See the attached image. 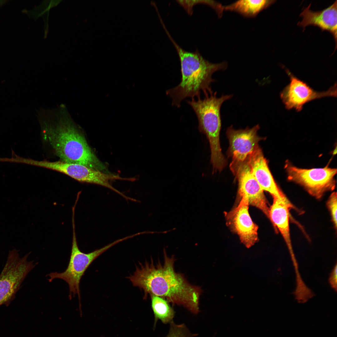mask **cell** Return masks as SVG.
<instances>
[{
    "label": "cell",
    "instance_id": "obj_8",
    "mask_svg": "<svg viewBox=\"0 0 337 337\" xmlns=\"http://www.w3.org/2000/svg\"><path fill=\"white\" fill-rule=\"evenodd\" d=\"M288 179L302 186L311 195L320 198L324 193L334 189L336 169L326 166L322 168L303 169L290 164L286 165Z\"/></svg>",
    "mask_w": 337,
    "mask_h": 337
},
{
    "label": "cell",
    "instance_id": "obj_22",
    "mask_svg": "<svg viewBox=\"0 0 337 337\" xmlns=\"http://www.w3.org/2000/svg\"></svg>",
    "mask_w": 337,
    "mask_h": 337
},
{
    "label": "cell",
    "instance_id": "obj_13",
    "mask_svg": "<svg viewBox=\"0 0 337 337\" xmlns=\"http://www.w3.org/2000/svg\"><path fill=\"white\" fill-rule=\"evenodd\" d=\"M311 3L303 9L300 16L302 18L297 25L305 29L309 25H313L322 30L330 32L333 36L335 41V49L337 43V1L328 7L320 11H313L310 9Z\"/></svg>",
    "mask_w": 337,
    "mask_h": 337
},
{
    "label": "cell",
    "instance_id": "obj_9",
    "mask_svg": "<svg viewBox=\"0 0 337 337\" xmlns=\"http://www.w3.org/2000/svg\"><path fill=\"white\" fill-rule=\"evenodd\" d=\"M30 165L44 168L64 173L82 183L97 184L109 188L118 194L120 191L110 183L111 180H124L119 175L105 173L81 164L61 161L51 162L31 159Z\"/></svg>",
    "mask_w": 337,
    "mask_h": 337
},
{
    "label": "cell",
    "instance_id": "obj_18",
    "mask_svg": "<svg viewBox=\"0 0 337 337\" xmlns=\"http://www.w3.org/2000/svg\"><path fill=\"white\" fill-rule=\"evenodd\" d=\"M169 324L168 332L164 337H196L198 335L192 332L184 323L177 324L173 320Z\"/></svg>",
    "mask_w": 337,
    "mask_h": 337
},
{
    "label": "cell",
    "instance_id": "obj_6",
    "mask_svg": "<svg viewBox=\"0 0 337 337\" xmlns=\"http://www.w3.org/2000/svg\"><path fill=\"white\" fill-rule=\"evenodd\" d=\"M30 253L21 257L17 250L9 251L0 274V305L10 304L27 276L35 267L33 261L27 260Z\"/></svg>",
    "mask_w": 337,
    "mask_h": 337
},
{
    "label": "cell",
    "instance_id": "obj_5",
    "mask_svg": "<svg viewBox=\"0 0 337 337\" xmlns=\"http://www.w3.org/2000/svg\"><path fill=\"white\" fill-rule=\"evenodd\" d=\"M72 225L73 236L71 254L67 267L62 272H51L46 276L49 277L48 280L51 282L55 279H60L65 281L69 287V297L71 300L77 295L81 311V296L80 284L81 279L85 271L98 256L106 251L118 243L127 239L126 237L117 240L105 246L91 252L85 253L79 249L76 240L75 221V211L72 212Z\"/></svg>",
    "mask_w": 337,
    "mask_h": 337
},
{
    "label": "cell",
    "instance_id": "obj_15",
    "mask_svg": "<svg viewBox=\"0 0 337 337\" xmlns=\"http://www.w3.org/2000/svg\"><path fill=\"white\" fill-rule=\"evenodd\" d=\"M269 208V217L281 234L288 249L291 259L295 258L291 243L289 224V210L292 207L286 197H274Z\"/></svg>",
    "mask_w": 337,
    "mask_h": 337
},
{
    "label": "cell",
    "instance_id": "obj_14",
    "mask_svg": "<svg viewBox=\"0 0 337 337\" xmlns=\"http://www.w3.org/2000/svg\"><path fill=\"white\" fill-rule=\"evenodd\" d=\"M248 162L252 174L263 191L269 193L273 198L286 197L275 182L260 147L249 158Z\"/></svg>",
    "mask_w": 337,
    "mask_h": 337
},
{
    "label": "cell",
    "instance_id": "obj_10",
    "mask_svg": "<svg viewBox=\"0 0 337 337\" xmlns=\"http://www.w3.org/2000/svg\"><path fill=\"white\" fill-rule=\"evenodd\" d=\"M285 70L290 82L281 92L280 96L288 110L294 109L299 112L305 104L313 100L326 97H336V83L327 90L318 92L297 78L287 69Z\"/></svg>",
    "mask_w": 337,
    "mask_h": 337
},
{
    "label": "cell",
    "instance_id": "obj_21",
    "mask_svg": "<svg viewBox=\"0 0 337 337\" xmlns=\"http://www.w3.org/2000/svg\"><path fill=\"white\" fill-rule=\"evenodd\" d=\"M7 1V0H0V7L5 4Z\"/></svg>",
    "mask_w": 337,
    "mask_h": 337
},
{
    "label": "cell",
    "instance_id": "obj_4",
    "mask_svg": "<svg viewBox=\"0 0 337 337\" xmlns=\"http://www.w3.org/2000/svg\"><path fill=\"white\" fill-rule=\"evenodd\" d=\"M216 95V92H212L205 95L203 99L199 96L197 100L193 98L187 102L196 114L199 131L206 135L209 141L211 152L210 160L213 169L221 171L226 166L227 161L222 153L220 144V110L223 103L231 99L233 95H222L217 97Z\"/></svg>",
    "mask_w": 337,
    "mask_h": 337
},
{
    "label": "cell",
    "instance_id": "obj_19",
    "mask_svg": "<svg viewBox=\"0 0 337 337\" xmlns=\"http://www.w3.org/2000/svg\"><path fill=\"white\" fill-rule=\"evenodd\" d=\"M327 206L335 227L336 228L337 197L336 192H334L330 195L327 202Z\"/></svg>",
    "mask_w": 337,
    "mask_h": 337
},
{
    "label": "cell",
    "instance_id": "obj_1",
    "mask_svg": "<svg viewBox=\"0 0 337 337\" xmlns=\"http://www.w3.org/2000/svg\"><path fill=\"white\" fill-rule=\"evenodd\" d=\"M164 262L154 263L151 261L144 264L139 263L132 275L127 278L133 285L142 290L143 299L148 295H154L163 297L173 305L181 306L191 313L198 315L200 312V296L202 290L201 287L192 285L184 276L175 271L174 256L170 257L165 248L164 250Z\"/></svg>",
    "mask_w": 337,
    "mask_h": 337
},
{
    "label": "cell",
    "instance_id": "obj_11",
    "mask_svg": "<svg viewBox=\"0 0 337 337\" xmlns=\"http://www.w3.org/2000/svg\"><path fill=\"white\" fill-rule=\"evenodd\" d=\"M247 201L241 199L238 205L226 215L228 224L247 248L252 246L258 240V227L250 216Z\"/></svg>",
    "mask_w": 337,
    "mask_h": 337
},
{
    "label": "cell",
    "instance_id": "obj_2",
    "mask_svg": "<svg viewBox=\"0 0 337 337\" xmlns=\"http://www.w3.org/2000/svg\"><path fill=\"white\" fill-rule=\"evenodd\" d=\"M38 114L44 138L61 161L98 170L105 168L64 105L41 110Z\"/></svg>",
    "mask_w": 337,
    "mask_h": 337
},
{
    "label": "cell",
    "instance_id": "obj_20",
    "mask_svg": "<svg viewBox=\"0 0 337 337\" xmlns=\"http://www.w3.org/2000/svg\"><path fill=\"white\" fill-rule=\"evenodd\" d=\"M329 282L331 287L335 292L337 291V264L335 265L330 273L329 278Z\"/></svg>",
    "mask_w": 337,
    "mask_h": 337
},
{
    "label": "cell",
    "instance_id": "obj_7",
    "mask_svg": "<svg viewBox=\"0 0 337 337\" xmlns=\"http://www.w3.org/2000/svg\"><path fill=\"white\" fill-rule=\"evenodd\" d=\"M259 125L252 128L236 129L232 125L227 130L229 146L228 155L232 158L230 168L235 176L239 168L260 147L259 142L264 139L257 134Z\"/></svg>",
    "mask_w": 337,
    "mask_h": 337
},
{
    "label": "cell",
    "instance_id": "obj_16",
    "mask_svg": "<svg viewBox=\"0 0 337 337\" xmlns=\"http://www.w3.org/2000/svg\"><path fill=\"white\" fill-rule=\"evenodd\" d=\"M276 1L241 0L224 6V10L234 12L247 18L254 17Z\"/></svg>",
    "mask_w": 337,
    "mask_h": 337
},
{
    "label": "cell",
    "instance_id": "obj_17",
    "mask_svg": "<svg viewBox=\"0 0 337 337\" xmlns=\"http://www.w3.org/2000/svg\"><path fill=\"white\" fill-rule=\"evenodd\" d=\"M151 307L154 315L153 328L160 320L164 324H169L173 320L175 312L169 302L165 298L154 295H150Z\"/></svg>",
    "mask_w": 337,
    "mask_h": 337
},
{
    "label": "cell",
    "instance_id": "obj_12",
    "mask_svg": "<svg viewBox=\"0 0 337 337\" xmlns=\"http://www.w3.org/2000/svg\"><path fill=\"white\" fill-rule=\"evenodd\" d=\"M235 176L238 181V193L241 199L247 201L249 205L261 210L269 217V208L264 191L252 174L248 161L240 168Z\"/></svg>",
    "mask_w": 337,
    "mask_h": 337
},
{
    "label": "cell",
    "instance_id": "obj_3",
    "mask_svg": "<svg viewBox=\"0 0 337 337\" xmlns=\"http://www.w3.org/2000/svg\"><path fill=\"white\" fill-rule=\"evenodd\" d=\"M164 29L177 51L181 65L180 82L166 92L172 99V105L179 107L182 100L187 98L199 97L202 91L205 95L212 92L211 85L215 80L212 75L217 71L226 70L227 62L212 63L204 59L198 50L194 52L185 51L174 41L167 28Z\"/></svg>",
    "mask_w": 337,
    "mask_h": 337
}]
</instances>
